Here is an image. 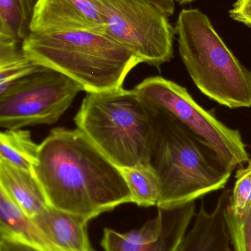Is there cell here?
<instances>
[{"mask_svg": "<svg viewBox=\"0 0 251 251\" xmlns=\"http://www.w3.org/2000/svg\"><path fill=\"white\" fill-rule=\"evenodd\" d=\"M0 237V240L21 243L36 251H67L56 244L1 190Z\"/></svg>", "mask_w": 251, "mask_h": 251, "instance_id": "7c38bea8", "label": "cell"}, {"mask_svg": "<svg viewBox=\"0 0 251 251\" xmlns=\"http://www.w3.org/2000/svg\"><path fill=\"white\" fill-rule=\"evenodd\" d=\"M134 89L144 104L173 118L228 169L233 171L250 160L240 131L229 128L204 110L184 87L162 76H151Z\"/></svg>", "mask_w": 251, "mask_h": 251, "instance_id": "8992f818", "label": "cell"}, {"mask_svg": "<svg viewBox=\"0 0 251 251\" xmlns=\"http://www.w3.org/2000/svg\"><path fill=\"white\" fill-rule=\"evenodd\" d=\"M33 173L50 206L88 222L131 203L120 168L78 128L52 129L39 144Z\"/></svg>", "mask_w": 251, "mask_h": 251, "instance_id": "6da1fadb", "label": "cell"}, {"mask_svg": "<svg viewBox=\"0 0 251 251\" xmlns=\"http://www.w3.org/2000/svg\"><path fill=\"white\" fill-rule=\"evenodd\" d=\"M236 178L230 207L236 215H243L251 207V159L246 168L238 170Z\"/></svg>", "mask_w": 251, "mask_h": 251, "instance_id": "ffe728a7", "label": "cell"}, {"mask_svg": "<svg viewBox=\"0 0 251 251\" xmlns=\"http://www.w3.org/2000/svg\"><path fill=\"white\" fill-rule=\"evenodd\" d=\"M0 190L33 219L50 207L47 196L33 171L0 161Z\"/></svg>", "mask_w": 251, "mask_h": 251, "instance_id": "4fadbf2b", "label": "cell"}, {"mask_svg": "<svg viewBox=\"0 0 251 251\" xmlns=\"http://www.w3.org/2000/svg\"><path fill=\"white\" fill-rule=\"evenodd\" d=\"M41 66L28 57L22 44L0 41V93Z\"/></svg>", "mask_w": 251, "mask_h": 251, "instance_id": "ac0fdd59", "label": "cell"}, {"mask_svg": "<svg viewBox=\"0 0 251 251\" xmlns=\"http://www.w3.org/2000/svg\"><path fill=\"white\" fill-rule=\"evenodd\" d=\"M22 49L32 61L63 74L86 93L122 88L128 74L141 63L134 53L101 32H30Z\"/></svg>", "mask_w": 251, "mask_h": 251, "instance_id": "3957f363", "label": "cell"}, {"mask_svg": "<svg viewBox=\"0 0 251 251\" xmlns=\"http://www.w3.org/2000/svg\"><path fill=\"white\" fill-rule=\"evenodd\" d=\"M230 203L226 221L233 247L235 251H251V207L244 215H237L231 210Z\"/></svg>", "mask_w": 251, "mask_h": 251, "instance_id": "d6986e66", "label": "cell"}, {"mask_svg": "<svg viewBox=\"0 0 251 251\" xmlns=\"http://www.w3.org/2000/svg\"><path fill=\"white\" fill-rule=\"evenodd\" d=\"M39 145L28 130L6 129L0 134V161L33 171L38 162Z\"/></svg>", "mask_w": 251, "mask_h": 251, "instance_id": "2e32d148", "label": "cell"}, {"mask_svg": "<svg viewBox=\"0 0 251 251\" xmlns=\"http://www.w3.org/2000/svg\"><path fill=\"white\" fill-rule=\"evenodd\" d=\"M176 1L177 2L181 4H187V3L192 2V1H195V0H174Z\"/></svg>", "mask_w": 251, "mask_h": 251, "instance_id": "cb8c5ba5", "label": "cell"}, {"mask_svg": "<svg viewBox=\"0 0 251 251\" xmlns=\"http://www.w3.org/2000/svg\"><path fill=\"white\" fill-rule=\"evenodd\" d=\"M232 190H224L212 212L202 204L193 228L186 234L178 251H235L226 221Z\"/></svg>", "mask_w": 251, "mask_h": 251, "instance_id": "8fae6325", "label": "cell"}, {"mask_svg": "<svg viewBox=\"0 0 251 251\" xmlns=\"http://www.w3.org/2000/svg\"><path fill=\"white\" fill-rule=\"evenodd\" d=\"M105 29L103 7L98 0H37L30 25L32 33Z\"/></svg>", "mask_w": 251, "mask_h": 251, "instance_id": "30bf717a", "label": "cell"}, {"mask_svg": "<svg viewBox=\"0 0 251 251\" xmlns=\"http://www.w3.org/2000/svg\"><path fill=\"white\" fill-rule=\"evenodd\" d=\"M34 0H0V41L22 44L30 33Z\"/></svg>", "mask_w": 251, "mask_h": 251, "instance_id": "9a60e30c", "label": "cell"}, {"mask_svg": "<svg viewBox=\"0 0 251 251\" xmlns=\"http://www.w3.org/2000/svg\"><path fill=\"white\" fill-rule=\"evenodd\" d=\"M74 120L120 169L150 165L153 119L134 89L87 93Z\"/></svg>", "mask_w": 251, "mask_h": 251, "instance_id": "277c9868", "label": "cell"}, {"mask_svg": "<svg viewBox=\"0 0 251 251\" xmlns=\"http://www.w3.org/2000/svg\"><path fill=\"white\" fill-rule=\"evenodd\" d=\"M147 107L153 123L150 163L161 187L157 207L182 206L224 188L232 171L167 113Z\"/></svg>", "mask_w": 251, "mask_h": 251, "instance_id": "7a4b0ae2", "label": "cell"}, {"mask_svg": "<svg viewBox=\"0 0 251 251\" xmlns=\"http://www.w3.org/2000/svg\"><path fill=\"white\" fill-rule=\"evenodd\" d=\"M229 14L234 20L251 27V0H237Z\"/></svg>", "mask_w": 251, "mask_h": 251, "instance_id": "44dd1931", "label": "cell"}, {"mask_svg": "<svg viewBox=\"0 0 251 251\" xmlns=\"http://www.w3.org/2000/svg\"><path fill=\"white\" fill-rule=\"evenodd\" d=\"M103 33L128 49L141 63L159 68L173 57L175 29L168 17L147 0H98Z\"/></svg>", "mask_w": 251, "mask_h": 251, "instance_id": "ba28073f", "label": "cell"}, {"mask_svg": "<svg viewBox=\"0 0 251 251\" xmlns=\"http://www.w3.org/2000/svg\"><path fill=\"white\" fill-rule=\"evenodd\" d=\"M131 194V203L141 207L157 206L161 194L160 182L151 165L121 169Z\"/></svg>", "mask_w": 251, "mask_h": 251, "instance_id": "e0dca14e", "label": "cell"}, {"mask_svg": "<svg viewBox=\"0 0 251 251\" xmlns=\"http://www.w3.org/2000/svg\"><path fill=\"white\" fill-rule=\"evenodd\" d=\"M0 251H36L25 246L15 242L0 240Z\"/></svg>", "mask_w": 251, "mask_h": 251, "instance_id": "603a6c76", "label": "cell"}, {"mask_svg": "<svg viewBox=\"0 0 251 251\" xmlns=\"http://www.w3.org/2000/svg\"><path fill=\"white\" fill-rule=\"evenodd\" d=\"M189 75L206 97L230 109L251 107V72L225 45L209 18L184 9L175 27Z\"/></svg>", "mask_w": 251, "mask_h": 251, "instance_id": "5b68a950", "label": "cell"}, {"mask_svg": "<svg viewBox=\"0 0 251 251\" xmlns=\"http://www.w3.org/2000/svg\"><path fill=\"white\" fill-rule=\"evenodd\" d=\"M33 221L56 244L67 251H95L88 232V221L50 206Z\"/></svg>", "mask_w": 251, "mask_h": 251, "instance_id": "5bb4252c", "label": "cell"}, {"mask_svg": "<svg viewBox=\"0 0 251 251\" xmlns=\"http://www.w3.org/2000/svg\"><path fill=\"white\" fill-rule=\"evenodd\" d=\"M158 9L163 12L167 17H170L175 12L174 0H147Z\"/></svg>", "mask_w": 251, "mask_h": 251, "instance_id": "7402d4cb", "label": "cell"}, {"mask_svg": "<svg viewBox=\"0 0 251 251\" xmlns=\"http://www.w3.org/2000/svg\"><path fill=\"white\" fill-rule=\"evenodd\" d=\"M79 84L41 66L0 93V126L5 129L56 123L81 91Z\"/></svg>", "mask_w": 251, "mask_h": 251, "instance_id": "52a82bcc", "label": "cell"}, {"mask_svg": "<svg viewBox=\"0 0 251 251\" xmlns=\"http://www.w3.org/2000/svg\"><path fill=\"white\" fill-rule=\"evenodd\" d=\"M195 215V201L158 213L142 226L127 232L105 228L100 242L104 251H178Z\"/></svg>", "mask_w": 251, "mask_h": 251, "instance_id": "9c48e42d", "label": "cell"}]
</instances>
